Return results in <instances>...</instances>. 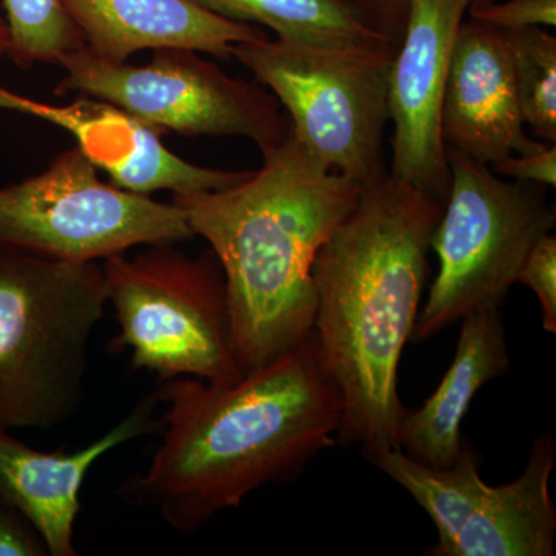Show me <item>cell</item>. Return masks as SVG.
<instances>
[{
    "label": "cell",
    "mask_w": 556,
    "mask_h": 556,
    "mask_svg": "<svg viewBox=\"0 0 556 556\" xmlns=\"http://www.w3.org/2000/svg\"><path fill=\"white\" fill-rule=\"evenodd\" d=\"M156 396L167 407L163 442L119 496L186 535L263 485L299 478L338 444L342 396L314 332L236 382L177 378L160 382Z\"/></svg>",
    "instance_id": "cell-1"
},
{
    "label": "cell",
    "mask_w": 556,
    "mask_h": 556,
    "mask_svg": "<svg viewBox=\"0 0 556 556\" xmlns=\"http://www.w3.org/2000/svg\"><path fill=\"white\" fill-rule=\"evenodd\" d=\"M444 203L387 174L318 249L313 265L318 353L342 396L336 441L397 448L399 364L426 289Z\"/></svg>",
    "instance_id": "cell-2"
},
{
    "label": "cell",
    "mask_w": 556,
    "mask_h": 556,
    "mask_svg": "<svg viewBox=\"0 0 556 556\" xmlns=\"http://www.w3.org/2000/svg\"><path fill=\"white\" fill-rule=\"evenodd\" d=\"M233 188L174 193L193 236L217 255L241 371L263 367L313 332V265L365 186L325 166L289 131Z\"/></svg>",
    "instance_id": "cell-3"
},
{
    "label": "cell",
    "mask_w": 556,
    "mask_h": 556,
    "mask_svg": "<svg viewBox=\"0 0 556 556\" xmlns=\"http://www.w3.org/2000/svg\"><path fill=\"white\" fill-rule=\"evenodd\" d=\"M108 305L101 262L0 248V427L51 430L75 416Z\"/></svg>",
    "instance_id": "cell-4"
},
{
    "label": "cell",
    "mask_w": 556,
    "mask_h": 556,
    "mask_svg": "<svg viewBox=\"0 0 556 556\" xmlns=\"http://www.w3.org/2000/svg\"><path fill=\"white\" fill-rule=\"evenodd\" d=\"M174 244L102 260L108 302L119 325L112 348L130 350L134 368L155 372L159 382H236L244 372L217 255L208 249L189 257Z\"/></svg>",
    "instance_id": "cell-5"
},
{
    "label": "cell",
    "mask_w": 556,
    "mask_h": 556,
    "mask_svg": "<svg viewBox=\"0 0 556 556\" xmlns=\"http://www.w3.org/2000/svg\"><path fill=\"white\" fill-rule=\"evenodd\" d=\"M450 188L431 239L439 273L409 342H427L471 313L497 311L522 263L555 228L546 186L500 177L447 148Z\"/></svg>",
    "instance_id": "cell-6"
},
{
    "label": "cell",
    "mask_w": 556,
    "mask_h": 556,
    "mask_svg": "<svg viewBox=\"0 0 556 556\" xmlns=\"http://www.w3.org/2000/svg\"><path fill=\"white\" fill-rule=\"evenodd\" d=\"M153 51L149 64L131 65L80 47L61 61L65 75L56 94H90L161 134L248 138L263 156L288 138L291 124L280 102L258 80L230 78L195 50Z\"/></svg>",
    "instance_id": "cell-7"
},
{
    "label": "cell",
    "mask_w": 556,
    "mask_h": 556,
    "mask_svg": "<svg viewBox=\"0 0 556 556\" xmlns=\"http://www.w3.org/2000/svg\"><path fill=\"white\" fill-rule=\"evenodd\" d=\"M232 56L287 109L291 134L328 169L365 188L386 177L391 61L269 38L237 43Z\"/></svg>",
    "instance_id": "cell-8"
},
{
    "label": "cell",
    "mask_w": 556,
    "mask_h": 556,
    "mask_svg": "<svg viewBox=\"0 0 556 556\" xmlns=\"http://www.w3.org/2000/svg\"><path fill=\"white\" fill-rule=\"evenodd\" d=\"M79 148L49 169L0 188V248L70 263L193 239L181 208L98 178Z\"/></svg>",
    "instance_id": "cell-9"
},
{
    "label": "cell",
    "mask_w": 556,
    "mask_h": 556,
    "mask_svg": "<svg viewBox=\"0 0 556 556\" xmlns=\"http://www.w3.org/2000/svg\"><path fill=\"white\" fill-rule=\"evenodd\" d=\"M364 456L427 511L438 540L426 555H555L556 507L551 477L556 442L551 434L533 441L525 470L515 481L496 486L482 481L481 455L468 441L447 468L422 466L399 448Z\"/></svg>",
    "instance_id": "cell-10"
},
{
    "label": "cell",
    "mask_w": 556,
    "mask_h": 556,
    "mask_svg": "<svg viewBox=\"0 0 556 556\" xmlns=\"http://www.w3.org/2000/svg\"><path fill=\"white\" fill-rule=\"evenodd\" d=\"M471 0H408V17L388 72L393 123L390 175L445 203L450 188L441 118L453 47Z\"/></svg>",
    "instance_id": "cell-11"
},
{
    "label": "cell",
    "mask_w": 556,
    "mask_h": 556,
    "mask_svg": "<svg viewBox=\"0 0 556 556\" xmlns=\"http://www.w3.org/2000/svg\"><path fill=\"white\" fill-rule=\"evenodd\" d=\"M441 130L445 148L489 167L548 144L526 134L506 31L478 21L460 25L450 61Z\"/></svg>",
    "instance_id": "cell-12"
},
{
    "label": "cell",
    "mask_w": 556,
    "mask_h": 556,
    "mask_svg": "<svg viewBox=\"0 0 556 556\" xmlns=\"http://www.w3.org/2000/svg\"><path fill=\"white\" fill-rule=\"evenodd\" d=\"M0 109L16 110L68 130L80 152L109 175L112 185L141 195L159 190L215 192L233 188L251 175L248 170L207 169L188 163L161 142V131L97 98L50 105L0 87Z\"/></svg>",
    "instance_id": "cell-13"
},
{
    "label": "cell",
    "mask_w": 556,
    "mask_h": 556,
    "mask_svg": "<svg viewBox=\"0 0 556 556\" xmlns=\"http://www.w3.org/2000/svg\"><path fill=\"white\" fill-rule=\"evenodd\" d=\"M156 393L142 397L116 426L73 453L42 452L0 427V504L21 514L39 533L50 556H76L80 490L91 467L135 439L161 434Z\"/></svg>",
    "instance_id": "cell-14"
},
{
    "label": "cell",
    "mask_w": 556,
    "mask_h": 556,
    "mask_svg": "<svg viewBox=\"0 0 556 556\" xmlns=\"http://www.w3.org/2000/svg\"><path fill=\"white\" fill-rule=\"evenodd\" d=\"M84 46L112 61L141 50L188 49L232 58L241 42L269 38L247 22L226 20L195 0H62Z\"/></svg>",
    "instance_id": "cell-15"
},
{
    "label": "cell",
    "mask_w": 556,
    "mask_h": 556,
    "mask_svg": "<svg viewBox=\"0 0 556 556\" xmlns=\"http://www.w3.org/2000/svg\"><path fill=\"white\" fill-rule=\"evenodd\" d=\"M510 368L501 309L471 313L460 320L455 358L422 407L404 409L397 422V448L422 466L452 467L463 452V424L485 383Z\"/></svg>",
    "instance_id": "cell-16"
},
{
    "label": "cell",
    "mask_w": 556,
    "mask_h": 556,
    "mask_svg": "<svg viewBox=\"0 0 556 556\" xmlns=\"http://www.w3.org/2000/svg\"><path fill=\"white\" fill-rule=\"evenodd\" d=\"M236 22L270 28L277 39L311 49L393 61L397 47L376 30L353 0H195Z\"/></svg>",
    "instance_id": "cell-17"
},
{
    "label": "cell",
    "mask_w": 556,
    "mask_h": 556,
    "mask_svg": "<svg viewBox=\"0 0 556 556\" xmlns=\"http://www.w3.org/2000/svg\"><path fill=\"white\" fill-rule=\"evenodd\" d=\"M514 54L519 108L538 141L556 142V38L541 27L504 30Z\"/></svg>",
    "instance_id": "cell-18"
},
{
    "label": "cell",
    "mask_w": 556,
    "mask_h": 556,
    "mask_svg": "<svg viewBox=\"0 0 556 556\" xmlns=\"http://www.w3.org/2000/svg\"><path fill=\"white\" fill-rule=\"evenodd\" d=\"M10 33L9 56L21 68L54 64L84 46L62 0H3Z\"/></svg>",
    "instance_id": "cell-19"
},
{
    "label": "cell",
    "mask_w": 556,
    "mask_h": 556,
    "mask_svg": "<svg viewBox=\"0 0 556 556\" xmlns=\"http://www.w3.org/2000/svg\"><path fill=\"white\" fill-rule=\"evenodd\" d=\"M517 283L532 289L541 303L543 328L548 334L556 332V237L547 233L529 252Z\"/></svg>",
    "instance_id": "cell-20"
},
{
    "label": "cell",
    "mask_w": 556,
    "mask_h": 556,
    "mask_svg": "<svg viewBox=\"0 0 556 556\" xmlns=\"http://www.w3.org/2000/svg\"><path fill=\"white\" fill-rule=\"evenodd\" d=\"M471 21L484 22L501 30L530 27H555L556 0H508L470 7Z\"/></svg>",
    "instance_id": "cell-21"
},
{
    "label": "cell",
    "mask_w": 556,
    "mask_h": 556,
    "mask_svg": "<svg viewBox=\"0 0 556 556\" xmlns=\"http://www.w3.org/2000/svg\"><path fill=\"white\" fill-rule=\"evenodd\" d=\"M500 177L514 179L518 182L555 188L556 186V148L546 144L543 149L529 155H510L490 167Z\"/></svg>",
    "instance_id": "cell-22"
},
{
    "label": "cell",
    "mask_w": 556,
    "mask_h": 556,
    "mask_svg": "<svg viewBox=\"0 0 556 556\" xmlns=\"http://www.w3.org/2000/svg\"><path fill=\"white\" fill-rule=\"evenodd\" d=\"M46 543L30 522L0 504V556H47Z\"/></svg>",
    "instance_id": "cell-23"
},
{
    "label": "cell",
    "mask_w": 556,
    "mask_h": 556,
    "mask_svg": "<svg viewBox=\"0 0 556 556\" xmlns=\"http://www.w3.org/2000/svg\"><path fill=\"white\" fill-rule=\"evenodd\" d=\"M365 20L399 47L408 17V0H353Z\"/></svg>",
    "instance_id": "cell-24"
},
{
    "label": "cell",
    "mask_w": 556,
    "mask_h": 556,
    "mask_svg": "<svg viewBox=\"0 0 556 556\" xmlns=\"http://www.w3.org/2000/svg\"><path fill=\"white\" fill-rule=\"evenodd\" d=\"M10 51V33L7 27V21L0 16V58L9 56Z\"/></svg>",
    "instance_id": "cell-25"
},
{
    "label": "cell",
    "mask_w": 556,
    "mask_h": 556,
    "mask_svg": "<svg viewBox=\"0 0 556 556\" xmlns=\"http://www.w3.org/2000/svg\"><path fill=\"white\" fill-rule=\"evenodd\" d=\"M490 2H493V0H471L470 7H481ZM470 7H468V9H470Z\"/></svg>",
    "instance_id": "cell-26"
}]
</instances>
